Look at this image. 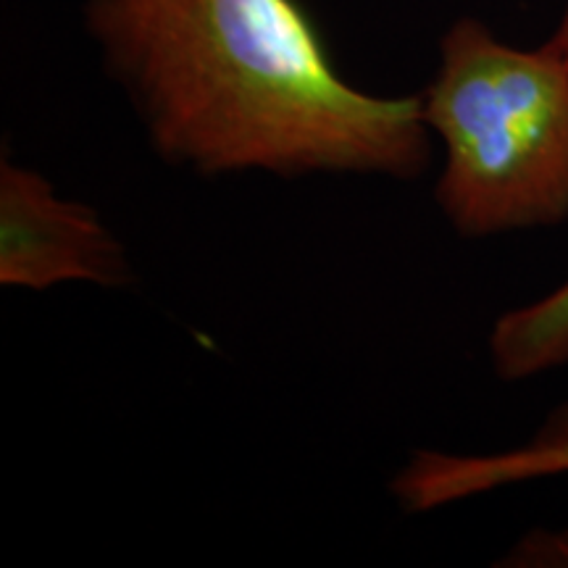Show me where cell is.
<instances>
[{
	"label": "cell",
	"instance_id": "3",
	"mask_svg": "<svg viewBox=\"0 0 568 568\" xmlns=\"http://www.w3.org/2000/svg\"><path fill=\"white\" fill-rule=\"evenodd\" d=\"M122 240L92 205L63 197L38 169L0 161V284L45 290L88 282L122 290L132 282Z\"/></svg>",
	"mask_w": 568,
	"mask_h": 568
},
{
	"label": "cell",
	"instance_id": "4",
	"mask_svg": "<svg viewBox=\"0 0 568 568\" xmlns=\"http://www.w3.org/2000/svg\"><path fill=\"white\" fill-rule=\"evenodd\" d=\"M568 474V403L552 408L527 443L500 453L414 450L389 481V495L403 514L471 500L495 489Z\"/></svg>",
	"mask_w": 568,
	"mask_h": 568
},
{
	"label": "cell",
	"instance_id": "2",
	"mask_svg": "<svg viewBox=\"0 0 568 568\" xmlns=\"http://www.w3.org/2000/svg\"><path fill=\"white\" fill-rule=\"evenodd\" d=\"M418 95L445 151L435 201L460 237L568 222V53L508 45L464 17Z\"/></svg>",
	"mask_w": 568,
	"mask_h": 568
},
{
	"label": "cell",
	"instance_id": "6",
	"mask_svg": "<svg viewBox=\"0 0 568 568\" xmlns=\"http://www.w3.org/2000/svg\"><path fill=\"white\" fill-rule=\"evenodd\" d=\"M500 566L518 568H568V529L531 531L514 545Z\"/></svg>",
	"mask_w": 568,
	"mask_h": 568
},
{
	"label": "cell",
	"instance_id": "7",
	"mask_svg": "<svg viewBox=\"0 0 568 568\" xmlns=\"http://www.w3.org/2000/svg\"><path fill=\"white\" fill-rule=\"evenodd\" d=\"M548 42L550 45H556L558 51H564V53H568V0H566V9H564V17H560V21H558V27H556V32L550 34L548 38Z\"/></svg>",
	"mask_w": 568,
	"mask_h": 568
},
{
	"label": "cell",
	"instance_id": "1",
	"mask_svg": "<svg viewBox=\"0 0 568 568\" xmlns=\"http://www.w3.org/2000/svg\"><path fill=\"white\" fill-rule=\"evenodd\" d=\"M84 27L172 166L397 182L429 169L422 95L353 84L301 0H84Z\"/></svg>",
	"mask_w": 568,
	"mask_h": 568
},
{
	"label": "cell",
	"instance_id": "5",
	"mask_svg": "<svg viewBox=\"0 0 568 568\" xmlns=\"http://www.w3.org/2000/svg\"><path fill=\"white\" fill-rule=\"evenodd\" d=\"M489 361L506 382H524L568 364V280L497 318L489 332Z\"/></svg>",
	"mask_w": 568,
	"mask_h": 568
}]
</instances>
